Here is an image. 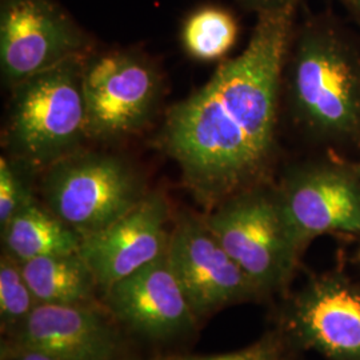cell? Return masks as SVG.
<instances>
[{"label":"cell","instance_id":"obj_4","mask_svg":"<svg viewBox=\"0 0 360 360\" xmlns=\"http://www.w3.org/2000/svg\"><path fill=\"white\" fill-rule=\"evenodd\" d=\"M296 115L328 138L360 126V65L347 46L327 30H309L296 46L290 68Z\"/></svg>","mask_w":360,"mask_h":360},{"label":"cell","instance_id":"obj_11","mask_svg":"<svg viewBox=\"0 0 360 360\" xmlns=\"http://www.w3.org/2000/svg\"><path fill=\"white\" fill-rule=\"evenodd\" d=\"M285 218L304 248L330 232H360V178L338 166L292 172L278 190Z\"/></svg>","mask_w":360,"mask_h":360},{"label":"cell","instance_id":"obj_23","mask_svg":"<svg viewBox=\"0 0 360 360\" xmlns=\"http://www.w3.org/2000/svg\"><path fill=\"white\" fill-rule=\"evenodd\" d=\"M129 360H138V359H129ZM154 360H167V358H166V359H154Z\"/></svg>","mask_w":360,"mask_h":360},{"label":"cell","instance_id":"obj_10","mask_svg":"<svg viewBox=\"0 0 360 360\" xmlns=\"http://www.w3.org/2000/svg\"><path fill=\"white\" fill-rule=\"evenodd\" d=\"M165 195L147 193L107 229L82 240L79 254L87 262L101 290L167 254L172 220Z\"/></svg>","mask_w":360,"mask_h":360},{"label":"cell","instance_id":"obj_21","mask_svg":"<svg viewBox=\"0 0 360 360\" xmlns=\"http://www.w3.org/2000/svg\"><path fill=\"white\" fill-rule=\"evenodd\" d=\"M245 6L257 15L260 13H284L295 11L297 0H242Z\"/></svg>","mask_w":360,"mask_h":360},{"label":"cell","instance_id":"obj_2","mask_svg":"<svg viewBox=\"0 0 360 360\" xmlns=\"http://www.w3.org/2000/svg\"><path fill=\"white\" fill-rule=\"evenodd\" d=\"M82 58H71L13 87L6 143L10 156L35 174L75 154L89 136Z\"/></svg>","mask_w":360,"mask_h":360},{"label":"cell","instance_id":"obj_6","mask_svg":"<svg viewBox=\"0 0 360 360\" xmlns=\"http://www.w3.org/2000/svg\"><path fill=\"white\" fill-rule=\"evenodd\" d=\"M167 257L198 322L262 296L210 230L205 215L184 211L174 220Z\"/></svg>","mask_w":360,"mask_h":360},{"label":"cell","instance_id":"obj_12","mask_svg":"<svg viewBox=\"0 0 360 360\" xmlns=\"http://www.w3.org/2000/svg\"><path fill=\"white\" fill-rule=\"evenodd\" d=\"M296 340L327 358L360 360V285L323 276L296 294L287 312Z\"/></svg>","mask_w":360,"mask_h":360},{"label":"cell","instance_id":"obj_14","mask_svg":"<svg viewBox=\"0 0 360 360\" xmlns=\"http://www.w3.org/2000/svg\"><path fill=\"white\" fill-rule=\"evenodd\" d=\"M82 236L38 199L1 227L3 252L23 263L79 252Z\"/></svg>","mask_w":360,"mask_h":360},{"label":"cell","instance_id":"obj_8","mask_svg":"<svg viewBox=\"0 0 360 360\" xmlns=\"http://www.w3.org/2000/svg\"><path fill=\"white\" fill-rule=\"evenodd\" d=\"M87 134L114 139L132 134L148 122L160 94L154 67L129 52H108L83 68Z\"/></svg>","mask_w":360,"mask_h":360},{"label":"cell","instance_id":"obj_9","mask_svg":"<svg viewBox=\"0 0 360 360\" xmlns=\"http://www.w3.org/2000/svg\"><path fill=\"white\" fill-rule=\"evenodd\" d=\"M102 304L119 327L146 340L168 342L198 327L167 254L112 284Z\"/></svg>","mask_w":360,"mask_h":360},{"label":"cell","instance_id":"obj_1","mask_svg":"<svg viewBox=\"0 0 360 360\" xmlns=\"http://www.w3.org/2000/svg\"><path fill=\"white\" fill-rule=\"evenodd\" d=\"M292 18L260 13L243 52L168 111L160 146L206 212L251 187L270 159Z\"/></svg>","mask_w":360,"mask_h":360},{"label":"cell","instance_id":"obj_20","mask_svg":"<svg viewBox=\"0 0 360 360\" xmlns=\"http://www.w3.org/2000/svg\"><path fill=\"white\" fill-rule=\"evenodd\" d=\"M0 360H68L53 355L50 352L41 351L38 348L28 347L16 345L8 339H3L1 342V351H0Z\"/></svg>","mask_w":360,"mask_h":360},{"label":"cell","instance_id":"obj_7","mask_svg":"<svg viewBox=\"0 0 360 360\" xmlns=\"http://www.w3.org/2000/svg\"><path fill=\"white\" fill-rule=\"evenodd\" d=\"M86 46L83 31L53 0H1L0 67L7 86L83 56Z\"/></svg>","mask_w":360,"mask_h":360},{"label":"cell","instance_id":"obj_13","mask_svg":"<svg viewBox=\"0 0 360 360\" xmlns=\"http://www.w3.org/2000/svg\"><path fill=\"white\" fill-rule=\"evenodd\" d=\"M6 339L68 360H117L123 349L119 324L102 303H39L16 333Z\"/></svg>","mask_w":360,"mask_h":360},{"label":"cell","instance_id":"obj_18","mask_svg":"<svg viewBox=\"0 0 360 360\" xmlns=\"http://www.w3.org/2000/svg\"><path fill=\"white\" fill-rule=\"evenodd\" d=\"M34 174L13 156L0 158V229L37 200L31 183Z\"/></svg>","mask_w":360,"mask_h":360},{"label":"cell","instance_id":"obj_5","mask_svg":"<svg viewBox=\"0 0 360 360\" xmlns=\"http://www.w3.org/2000/svg\"><path fill=\"white\" fill-rule=\"evenodd\" d=\"M41 193L44 205L82 239L107 229L147 195L122 159L77 153L46 169Z\"/></svg>","mask_w":360,"mask_h":360},{"label":"cell","instance_id":"obj_16","mask_svg":"<svg viewBox=\"0 0 360 360\" xmlns=\"http://www.w3.org/2000/svg\"><path fill=\"white\" fill-rule=\"evenodd\" d=\"M238 38V23L231 13L217 6L193 11L181 27V43L196 60L214 62L231 50Z\"/></svg>","mask_w":360,"mask_h":360},{"label":"cell","instance_id":"obj_15","mask_svg":"<svg viewBox=\"0 0 360 360\" xmlns=\"http://www.w3.org/2000/svg\"><path fill=\"white\" fill-rule=\"evenodd\" d=\"M23 275L41 304H101L94 272L79 252L38 257L22 263Z\"/></svg>","mask_w":360,"mask_h":360},{"label":"cell","instance_id":"obj_17","mask_svg":"<svg viewBox=\"0 0 360 360\" xmlns=\"http://www.w3.org/2000/svg\"><path fill=\"white\" fill-rule=\"evenodd\" d=\"M38 304L23 275L22 263L3 252L0 257V326L6 338L16 333Z\"/></svg>","mask_w":360,"mask_h":360},{"label":"cell","instance_id":"obj_3","mask_svg":"<svg viewBox=\"0 0 360 360\" xmlns=\"http://www.w3.org/2000/svg\"><path fill=\"white\" fill-rule=\"evenodd\" d=\"M205 219L262 295L290 282L303 247L288 224L278 191L248 187L210 210Z\"/></svg>","mask_w":360,"mask_h":360},{"label":"cell","instance_id":"obj_22","mask_svg":"<svg viewBox=\"0 0 360 360\" xmlns=\"http://www.w3.org/2000/svg\"><path fill=\"white\" fill-rule=\"evenodd\" d=\"M352 4H355L358 8H360V0H349Z\"/></svg>","mask_w":360,"mask_h":360},{"label":"cell","instance_id":"obj_19","mask_svg":"<svg viewBox=\"0 0 360 360\" xmlns=\"http://www.w3.org/2000/svg\"><path fill=\"white\" fill-rule=\"evenodd\" d=\"M167 360H281V347L275 338L267 336L248 347L233 352L206 356H174Z\"/></svg>","mask_w":360,"mask_h":360}]
</instances>
